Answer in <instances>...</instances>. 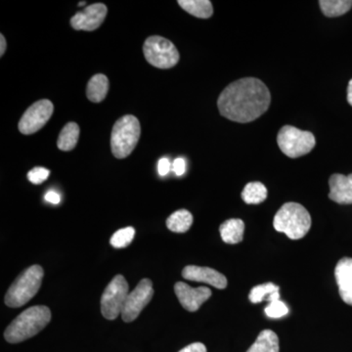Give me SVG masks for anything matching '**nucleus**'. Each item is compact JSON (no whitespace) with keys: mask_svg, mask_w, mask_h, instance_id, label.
I'll return each mask as SVG.
<instances>
[{"mask_svg":"<svg viewBox=\"0 0 352 352\" xmlns=\"http://www.w3.org/2000/svg\"><path fill=\"white\" fill-rule=\"evenodd\" d=\"M271 94L264 82L256 78L236 80L219 95L217 100L220 115L232 122H254L270 108Z\"/></svg>","mask_w":352,"mask_h":352,"instance_id":"f257e3e1","label":"nucleus"},{"mask_svg":"<svg viewBox=\"0 0 352 352\" xmlns=\"http://www.w3.org/2000/svg\"><path fill=\"white\" fill-rule=\"evenodd\" d=\"M51 320L50 308L36 305L25 309L14 319L4 332V338L10 344H19L38 335Z\"/></svg>","mask_w":352,"mask_h":352,"instance_id":"f03ea898","label":"nucleus"},{"mask_svg":"<svg viewBox=\"0 0 352 352\" xmlns=\"http://www.w3.org/2000/svg\"><path fill=\"white\" fill-rule=\"evenodd\" d=\"M273 226L278 232L286 234L289 239L300 240L310 230L311 217L300 204L289 201L278 210Z\"/></svg>","mask_w":352,"mask_h":352,"instance_id":"7ed1b4c3","label":"nucleus"},{"mask_svg":"<svg viewBox=\"0 0 352 352\" xmlns=\"http://www.w3.org/2000/svg\"><path fill=\"white\" fill-rule=\"evenodd\" d=\"M43 276L44 272L41 265H32L25 270L7 291V307H20L30 302L38 294Z\"/></svg>","mask_w":352,"mask_h":352,"instance_id":"20e7f679","label":"nucleus"},{"mask_svg":"<svg viewBox=\"0 0 352 352\" xmlns=\"http://www.w3.org/2000/svg\"><path fill=\"white\" fill-rule=\"evenodd\" d=\"M141 127L138 118L126 115L117 120L111 135V148L113 156L124 159L131 154L140 138Z\"/></svg>","mask_w":352,"mask_h":352,"instance_id":"39448f33","label":"nucleus"},{"mask_svg":"<svg viewBox=\"0 0 352 352\" xmlns=\"http://www.w3.org/2000/svg\"><path fill=\"white\" fill-rule=\"evenodd\" d=\"M277 143L280 150L287 157L296 159L311 152L316 144V140L314 133L310 131L285 126L278 133Z\"/></svg>","mask_w":352,"mask_h":352,"instance_id":"423d86ee","label":"nucleus"},{"mask_svg":"<svg viewBox=\"0 0 352 352\" xmlns=\"http://www.w3.org/2000/svg\"><path fill=\"white\" fill-rule=\"evenodd\" d=\"M143 53L148 63L159 69H170L179 62V53L175 44L159 36L146 39Z\"/></svg>","mask_w":352,"mask_h":352,"instance_id":"0eeeda50","label":"nucleus"},{"mask_svg":"<svg viewBox=\"0 0 352 352\" xmlns=\"http://www.w3.org/2000/svg\"><path fill=\"white\" fill-rule=\"evenodd\" d=\"M129 284L122 275L113 278L106 287L101 298L102 315L108 320H115L122 314V308L129 296Z\"/></svg>","mask_w":352,"mask_h":352,"instance_id":"6e6552de","label":"nucleus"},{"mask_svg":"<svg viewBox=\"0 0 352 352\" xmlns=\"http://www.w3.org/2000/svg\"><path fill=\"white\" fill-rule=\"evenodd\" d=\"M154 296L151 280L145 278L129 294L122 311V320L129 323L135 320Z\"/></svg>","mask_w":352,"mask_h":352,"instance_id":"1a4fd4ad","label":"nucleus"},{"mask_svg":"<svg viewBox=\"0 0 352 352\" xmlns=\"http://www.w3.org/2000/svg\"><path fill=\"white\" fill-rule=\"evenodd\" d=\"M54 106L52 102L43 99L36 102L25 111L19 122V131L25 135L36 133L45 126L52 117Z\"/></svg>","mask_w":352,"mask_h":352,"instance_id":"9d476101","label":"nucleus"},{"mask_svg":"<svg viewBox=\"0 0 352 352\" xmlns=\"http://www.w3.org/2000/svg\"><path fill=\"white\" fill-rule=\"evenodd\" d=\"M108 9L105 4H92L72 17V27L78 31H95L103 24Z\"/></svg>","mask_w":352,"mask_h":352,"instance_id":"9b49d317","label":"nucleus"},{"mask_svg":"<svg viewBox=\"0 0 352 352\" xmlns=\"http://www.w3.org/2000/svg\"><path fill=\"white\" fill-rule=\"evenodd\" d=\"M175 295L185 309L195 312L212 296V291L207 287L192 288L189 285L178 282L175 286Z\"/></svg>","mask_w":352,"mask_h":352,"instance_id":"f8f14e48","label":"nucleus"},{"mask_svg":"<svg viewBox=\"0 0 352 352\" xmlns=\"http://www.w3.org/2000/svg\"><path fill=\"white\" fill-rule=\"evenodd\" d=\"M182 276L189 281L207 283L214 288L223 289L227 287V279L219 271L210 267L188 265L182 271Z\"/></svg>","mask_w":352,"mask_h":352,"instance_id":"ddd939ff","label":"nucleus"},{"mask_svg":"<svg viewBox=\"0 0 352 352\" xmlns=\"http://www.w3.org/2000/svg\"><path fill=\"white\" fill-rule=\"evenodd\" d=\"M335 276L340 298L346 305H352V258L340 259L336 266Z\"/></svg>","mask_w":352,"mask_h":352,"instance_id":"4468645a","label":"nucleus"},{"mask_svg":"<svg viewBox=\"0 0 352 352\" xmlns=\"http://www.w3.org/2000/svg\"><path fill=\"white\" fill-rule=\"evenodd\" d=\"M329 198L340 205L352 204V180L349 176L335 173L329 179Z\"/></svg>","mask_w":352,"mask_h":352,"instance_id":"2eb2a0df","label":"nucleus"},{"mask_svg":"<svg viewBox=\"0 0 352 352\" xmlns=\"http://www.w3.org/2000/svg\"><path fill=\"white\" fill-rule=\"evenodd\" d=\"M245 223L242 219L226 220L219 227L220 236L224 243L235 245L241 243L244 237Z\"/></svg>","mask_w":352,"mask_h":352,"instance_id":"dca6fc26","label":"nucleus"},{"mask_svg":"<svg viewBox=\"0 0 352 352\" xmlns=\"http://www.w3.org/2000/svg\"><path fill=\"white\" fill-rule=\"evenodd\" d=\"M109 90V80L107 76L97 74L90 78L87 87L88 100L99 103L107 96Z\"/></svg>","mask_w":352,"mask_h":352,"instance_id":"f3484780","label":"nucleus"},{"mask_svg":"<svg viewBox=\"0 0 352 352\" xmlns=\"http://www.w3.org/2000/svg\"><path fill=\"white\" fill-rule=\"evenodd\" d=\"M177 3L186 12L201 19H208L214 14V8L210 0H178Z\"/></svg>","mask_w":352,"mask_h":352,"instance_id":"a211bd4d","label":"nucleus"},{"mask_svg":"<svg viewBox=\"0 0 352 352\" xmlns=\"http://www.w3.org/2000/svg\"><path fill=\"white\" fill-rule=\"evenodd\" d=\"M279 339L271 330H263L247 352H279Z\"/></svg>","mask_w":352,"mask_h":352,"instance_id":"6ab92c4d","label":"nucleus"},{"mask_svg":"<svg viewBox=\"0 0 352 352\" xmlns=\"http://www.w3.org/2000/svg\"><path fill=\"white\" fill-rule=\"evenodd\" d=\"M78 138H80V126L76 122H69L59 134L57 147L61 151H72L78 144Z\"/></svg>","mask_w":352,"mask_h":352,"instance_id":"aec40b11","label":"nucleus"},{"mask_svg":"<svg viewBox=\"0 0 352 352\" xmlns=\"http://www.w3.org/2000/svg\"><path fill=\"white\" fill-rule=\"evenodd\" d=\"M193 224V215L187 210H179L173 212L166 219V227L175 233H185Z\"/></svg>","mask_w":352,"mask_h":352,"instance_id":"412c9836","label":"nucleus"},{"mask_svg":"<svg viewBox=\"0 0 352 352\" xmlns=\"http://www.w3.org/2000/svg\"><path fill=\"white\" fill-rule=\"evenodd\" d=\"M279 287L273 283H265L254 287L250 292L249 300L252 303H259L263 300L273 302L280 300Z\"/></svg>","mask_w":352,"mask_h":352,"instance_id":"4be33fe9","label":"nucleus"},{"mask_svg":"<svg viewBox=\"0 0 352 352\" xmlns=\"http://www.w3.org/2000/svg\"><path fill=\"white\" fill-rule=\"evenodd\" d=\"M241 197L248 205H258L267 198V189L261 182H250L245 185Z\"/></svg>","mask_w":352,"mask_h":352,"instance_id":"5701e85b","label":"nucleus"},{"mask_svg":"<svg viewBox=\"0 0 352 352\" xmlns=\"http://www.w3.org/2000/svg\"><path fill=\"white\" fill-rule=\"evenodd\" d=\"M321 11L327 17H339L351 10V0H320Z\"/></svg>","mask_w":352,"mask_h":352,"instance_id":"b1692460","label":"nucleus"},{"mask_svg":"<svg viewBox=\"0 0 352 352\" xmlns=\"http://www.w3.org/2000/svg\"><path fill=\"white\" fill-rule=\"evenodd\" d=\"M134 235H135V230L133 227H126V228L120 229L117 232L113 234L111 238L110 243L113 248L117 249H122L126 248L127 245L131 244L133 240Z\"/></svg>","mask_w":352,"mask_h":352,"instance_id":"393cba45","label":"nucleus"},{"mask_svg":"<svg viewBox=\"0 0 352 352\" xmlns=\"http://www.w3.org/2000/svg\"><path fill=\"white\" fill-rule=\"evenodd\" d=\"M264 312L270 318H281L289 314V308L282 300H276L270 302Z\"/></svg>","mask_w":352,"mask_h":352,"instance_id":"a878e982","label":"nucleus"},{"mask_svg":"<svg viewBox=\"0 0 352 352\" xmlns=\"http://www.w3.org/2000/svg\"><path fill=\"white\" fill-rule=\"evenodd\" d=\"M50 175V171L44 168H34L28 173V179L32 184H41L47 179Z\"/></svg>","mask_w":352,"mask_h":352,"instance_id":"bb28decb","label":"nucleus"},{"mask_svg":"<svg viewBox=\"0 0 352 352\" xmlns=\"http://www.w3.org/2000/svg\"><path fill=\"white\" fill-rule=\"evenodd\" d=\"M173 170L177 176H182L184 175L186 171V162L182 157H177L173 164Z\"/></svg>","mask_w":352,"mask_h":352,"instance_id":"cd10ccee","label":"nucleus"},{"mask_svg":"<svg viewBox=\"0 0 352 352\" xmlns=\"http://www.w3.org/2000/svg\"><path fill=\"white\" fill-rule=\"evenodd\" d=\"M171 170V164L170 160L166 157L160 160L159 164H157V170H159L160 175L166 176L170 173Z\"/></svg>","mask_w":352,"mask_h":352,"instance_id":"c85d7f7f","label":"nucleus"},{"mask_svg":"<svg viewBox=\"0 0 352 352\" xmlns=\"http://www.w3.org/2000/svg\"><path fill=\"white\" fill-rule=\"evenodd\" d=\"M179 352H207V347L201 342H194L184 347Z\"/></svg>","mask_w":352,"mask_h":352,"instance_id":"c756f323","label":"nucleus"},{"mask_svg":"<svg viewBox=\"0 0 352 352\" xmlns=\"http://www.w3.org/2000/svg\"><path fill=\"white\" fill-rule=\"evenodd\" d=\"M45 200L47 201L48 203L57 205V204H59L60 201H61V197H60L59 194L56 193V192L50 191L46 193Z\"/></svg>","mask_w":352,"mask_h":352,"instance_id":"7c9ffc66","label":"nucleus"},{"mask_svg":"<svg viewBox=\"0 0 352 352\" xmlns=\"http://www.w3.org/2000/svg\"><path fill=\"white\" fill-rule=\"evenodd\" d=\"M0 56H3L4 53H6V39L4 38L3 34H0Z\"/></svg>","mask_w":352,"mask_h":352,"instance_id":"2f4dec72","label":"nucleus"},{"mask_svg":"<svg viewBox=\"0 0 352 352\" xmlns=\"http://www.w3.org/2000/svg\"><path fill=\"white\" fill-rule=\"evenodd\" d=\"M347 102L349 105L352 106V80L349 82V87H347Z\"/></svg>","mask_w":352,"mask_h":352,"instance_id":"473e14b6","label":"nucleus"},{"mask_svg":"<svg viewBox=\"0 0 352 352\" xmlns=\"http://www.w3.org/2000/svg\"><path fill=\"white\" fill-rule=\"evenodd\" d=\"M85 2H80V4H78V6H85Z\"/></svg>","mask_w":352,"mask_h":352,"instance_id":"72a5a7b5","label":"nucleus"},{"mask_svg":"<svg viewBox=\"0 0 352 352\" xmlns=\"http://www.w3.org/2000/svg\"><path fill=\"white\" fill-rule=\"evenodd\" d=\"M349 177H351V179L352 180V173H351V175H349Z\"/></svg>","mask_w":352,"mask_h":352,"instance_id":"f704fd0d","label":"nucleus"}]
</instances>
